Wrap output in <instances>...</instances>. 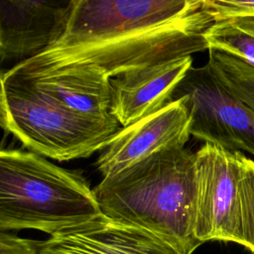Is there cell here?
Returning <instances> with one entry per match:
<instances>
[{
	"instance_id": "obj_16",
	"label": "cell",
	"mask_w": 254,
	"mask_h": 254,
	"mask_svg": "<svg viewBox=\"0 0 254 254\" xmlns=\"http://www.w3.org/2000/svg\"><path fill=\"white\" fill-rule=\"evenodd\" d=\"M39 242L21 238L8 231H1L0 254H38Z\"/></svg>"
},
{
	"instance_id": "obj_7",
	"label": "cell",
	"mask_w": 254,
	"mask_h": 254,
	"mask_svg": "<svg viewBox=\"0 0 254 254\" xmlns=\"http://www.w3.org/2000/svg\"><path fill=\"white\" fill-rule=\"evenodd\" d=\"M190 125L186 97L172 100L159 111L122 127L99 155L97 170L109 178L161 150L185 147Z\"/></svg>"
},
{
	"instance_id": "obj_8",
	"label": "cell",
	"mask_w": 254,
	"mask_h": 254,
	"mask_svg": "<svg viewBox=\"0 0 254 254\" xmlns=\"http://www.w3.org/2000/svg\"><path fill=\"white\" fill-rule=\"evenodd\" d=\"M73 0H1L0 62L40 55L64 34Z\"/></svg>"
},
{
	"instance_id": "obj_12",
	"label": "cell",
	"mask_w": 254,
	"mask_h": 254,
	"mask_svg": "<svg viewBox=\"0 0 254 254\" xmlns=\"http://www.w3.org/2000/svg\"><path fill=\"white\" fill-rule=\"evenodd\" d=\"M204 39L208 50L227 53L254 66V16L215 22Z\"/></svg>"
},
{
	"instance_id": "obj_1",
	"label": "cell",
	"mask_w": 254,
	"mask_h": 254,
	"mask_svg": "<svg viewBox=\"0 0 254 254\" xmlns=\"http://www.w3.org/2000/svg\"><path fill=\"white\" fill-rule=\"evenodd\" d=\"M202 0H73L62 37L9 71L31 77L95 67L109 78L208 50L214 24Z\"/></svg>"
},
{
	"instance_id": "obj_11",
	"label": "cell",
	"mask_w": 254,
	"mask_h": 254,
	"mask_svg": "<svg viewBox=\"0 0 254 254\" xmlns=\"http://www.w3.org/2000/svg\"><path fill=\"white\" fill-rule=\"evenodd\" d=\"M16 76L70 111L94 119L113 117L110 78L98 68L84 66L39 76Z\"/></svg>"
},
{
	"instance_id": "obj_13",
	"label": "cell",
	"mask_w": 254,
	"mask_h": 254,
	"mask_svg": "<svg viewBox=\"0 0 254 254\" xmlns=\"http://www.w3.org/2000/svg\"><path fill=\"white\" fill-rule=\"evenodd\" d=\"M207 64L218 79L254 110V66L218 50H208Z\"/></svg>"
},
{
	"instance_id": "obj_15",
	"label": "cell",
	"mask_w": 254,
	"mask_h": 254,
	"mask_svg": "<svg viewBox=\"0 0 254 254\" xmlns=\"http://www.w3.org/2000/svg\"><path fill=\"white\" fill-rule=\"evenodd\" d=\"M203 7L211 14L215 22L254 16V1L239 0H202Z\"/></svg>"
},
{
	"instance_id": "obj_5",
	"label": "cell",
	"mask_w": 254,
	"mask_h": 254,
	"mask_svg": "<svg viewBox=\"0 0 254 254\" xmlns=\"http://www.w3.org/2000/svg\"><path fill=\"white\" fill-rule=\"evenodd\" d=\"M241 152L204 143L194 153V234L242 245L240 179Z\"/></svg>"
},
{
	"instance_id": "obj_14",
	"label": "cell",
	"mask_w": 254,
	"mask_h": 254,
	"mask_svg": "<svg viewBox=\"0 0 254 254\" xmlns=\"http://www.w3.org/2000/svg\"><path fill=\"white\" fill-rule=\"evenodd\" d=\"M242 246L254 254V159L240 153Z\"/></svg>"
},
{
	"instance_id": "obj_2",
	"label": "cell",
	"mask_w": 254,
	"mask_h": 254,
	"mask_svg": "<svg viewBox=\"0 0 254 254\" xmlns=\"http://www.w3.org/2000/svg\"><path fill=\"white\" fill-rule=\"evenodd\" d=\"M193 172L194 153L173 147L103 178L93 191L105 216L192 254L201 245L194 234Z\"/></svg>"
},
{
	"instance_id": "obj_9",
	"label": "cell",
	"mask_w": 254,
	"mask_h": 254,
	"mask_svg": "<svg viewBox=\"0 0 254 254\" xmlns=\"http://www.w3.org/2000/svg\"><path fill=\"white\" fill-rule=\"evenodd\" d=\"M38 254H179L154 234L104 214L39 242Z\"/></svg>"
},
{
	"instance_id": "obj_10",
	"label": "cell",
	"mask_w": 254,
	"mask_h": 254,
	"mask_svg": "<svg viewBox=\"0 0 254 254\" xmlns=\"http://www.w3.org/2000/svg\"><path fill=\"white\" fill-rule=\"evenodd\" d=\"M191 66L192 57L181 56L110 78V113L125 127L159 111Z\"/></svg>"
},
{
	"instance_id": "obj_4",
	"label": "cell",
	"mask_w": 254,
	"mask_h": 254,
	"mask_svg": "<svg viewBox=\"0 0 254 254\" xmlns=\"http://www.w3.org/2000/svg\"><path fill=\"white\" fill-rule=\"evenodd\" d=\"M1 126L30 151L60 162L105 149L122 128L114 116L94 119L70 111L8 71L1 73Z\"/></svg>"
},
{
	"instance_id": "obj_6",
	"label": "cell",
	"mask_w": 254,
	"mask_h": 254,
	"mask_svg": "<svg viewBox=\"0 0 254 254\" xmlns=\"http://www.w3.org/2000/svg\"><path fill=\"white\" fill-rule=\"evenodd\" d=\"M183 96L191 136L231 152L249 153L254 159V110L218 79L208 64L189 69L172 99Z\"/></svg>"
},
{
	"instance_id": "obj_3",
	"label": "cell",
	"mask_w": 254,
	"mask_h": 254,
	"mask_svg": "<svg viewBox=\"0 0 254 254\" xmlns=\"http://www.w3.org/2000/svg\"><path fill=\"white\" fill-rule=\"evenodd\" d=\"M101 214L80 171L59 167L32 151L1 150V231L36 229L51 236Z\"/></svg>"
}]
</instances>
